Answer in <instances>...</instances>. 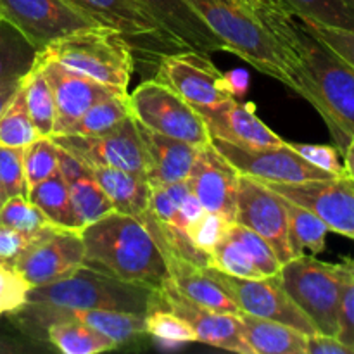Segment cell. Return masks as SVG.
Returning a JSON list of instances; mask_svg holds the SVG:
<instances>
[{
  "mask_svg": "<svg viewBox=\"0 0 354 354\" xmlns=\"http://www.w3.org/2000/svg\"><path fill=\"white\" fill-rule=\"evenodd\" d=\"M90 171L104 194L109 197L114 211L140 218L149 209L152 185L145 175L107 166L90 168Z\"/></svg>",
  "mask_w": 354,
  "mask_h": 354,
  "instance_id": "obj_26",
  "label": "cell"
},
{
  "mask_svg": "<svg viewBox=\"0 0 354 354\" xmlns=\"http://www.w3.org/2000/svg\"><path fill=\"white\" fill-rule=\"evenodd\" d=\"M6 201H7V197H6V194H3L2 185H0V207H2V204L6 203Z\"/></svg>",
  "mask_w": 354,
  "mask_h": 354,
  "instance_id": "obj_55",
  "label": "cell"
},
{
  "mask_svg": "<svg viewBox=\"0 0 354 354\" xmlns=\"http://www.w3.org/2000/svg\"><path fill=\"white\" fill-rule=\"evenodd\" d=\"M133 118L149 130L204 147L211 142L206 123L197 111L161 80L142 82L130 93Z\"/></svg>",
  "mask_w": 354,
  "mask_h": 354,
  "instance_id": "obj_7",
  "label": "cell"
},
{
  "mask_svg": "<svg viewBox=\"0 0 354 354\" xmlns=\"http://www.w3.org/2000/svg\"><path fill=\"white\" fill-rule=\"evenodd\" d=\"M277 0H187L228 52L296 92V64L279 37Z\"/></svg>",
  "mask_w": 354,
  "mask_h": 354,
  "instance_id": "obj_1",
  "label": "cell"
},
{
  "mask_svg": "<svg viewBox=\"0 0 354 354\" xmlns=\"http://www.w3.org/2000/svg\"><path fill=\"white\" fill-rule=\"evenodd\" d=\"M158 296L159 306L161 304L168 306L169 311L182 317L192 327L197 335V342L239 354H252L251 348L245 342L239 315L218 313V311L199 306L180 294L169 283V280L162 283L161 289L158 290Z\"/></svg>",
  "mask_w": 354,
  "mask_h": 354,
  "instance_id": "obj_17",
  "label": "cell"
},
{
  "mask_svg": "<svg viewBox=\"0 0 354 354\" xmlns=\"http://www.w3.org/2000/svg\"><path fill=\"white\" fill-rule=\"evenodd\" d=\"M299 19L354 31V12L342 0H282Z\"/></svg>",
  "mask_w": 354,
  "mask_h": 354,
  "instance_id": "obj_34",
  "label": "cell"
},
{
  "mask_svg": "<svg viewBox=\"0 0 354 354\" xmlns=\"http://www.w3.org/2000/svg\"><path fill=\"white\" fill-rule=\"evenodd\" d=\"M59 171V147L52 137H38L24 147V176L28 190Z\"/></svg>",
  "mask_w": 354,
  "mask_h": 354,
  "instance_id": "obj_36",
  "label": "cell"
},
{
  "mask_svg": "<svg viewBox=\"0 0 354 354\" xmlns=\"http://www.w3.org/2000/svg\"><path fill=\"white\" fill-rule=\"evenodd\" d=\"M99 26L121 31L127 38L165 37L158 19L138 0H64Z\"/></svg>",
  "mask_w": 354,
  "mask_h": 354,
  "instance_id": "obj_23",
  "label": "cell"
},
{
  "mask_svg": "<svg viewBox=\"0 0 354 354\" xmlns=\"http://www.w3.org/2000/svg\"><path fill=\"white\" fill-rule=\"evenodd\" d=\"M28 199L35 206L40 207L41 213L57 227L82 230L78 220H76L69 187L59 171L38 185L31 187L28 190Z\"/></svg>",
  "mask_w": 354,
  "mask_h": 354,
  "instance_id": "obj_31",
  "label": "cell"
},
{
  "mask_svg": "<svg viewBox=\"0 0 354 354\" xmlns=\"http://www.w3.org/2000/svg\"><path fill=\"white\" fill-rule=\"evenodd\" d=\"M145 334L171 344H187L197 342L196 332L182 317L169 310L156 306L145 315Z\"/></svg>",
  "mask_w": 354,
  "mask_h": 354,
  "instance_id": "obj_39",
  "label": "cell"
},
{
  "mask_svg": "<svg viewBox=\"0 0 354 354\" xmlns=\"http://www.w3.org/2000/svg\"><path fill=\"white\" fill-rule=\"evenodd\" d=\"M290 44L297 59L296 93L324 118L341 152L354 138V69L294 16Z\"/></svg>",
  "mask_w": 354,
  "mask_h": 354,
  "instance_id": "obj_2",
  "label": "cell"
},
{
  "mask_svg": "<svg viewBox=\"0 0 354 354\" xmlns=\"http://www.w3.org/2000/svg\"><path fill=\"white\" fill-rule=\"evenodd\" d=\"M234 221L220 213L204 211L201 218H197L192 225H189L185 234L189 235L190 242L206 254H211L218 244L227 237Z\"/></svg>",
  "mask_w": 354,
  "mask_h": 354,
  "instance_id": "obj_41",
  "label": "cell"
},
{
  "mask_svg": "<svg viewBox=\"0 0 354 354\" xmlns=\"http://www.w3.org/2000/svg\"><path fill=\"white\" fill-rule=\"evenodd\" d=\"M277 277L290 299L315 325L317 334L337 337L344 261L332 265L303 254L283 263Z\"/></svg>",
  "mask_w": 354,
  "mask_h": 354,
  "instance_id": "obj_6",
  "label": "cell"
},
{
  "mask_svg": "<svg viewBox=\"0 0 354 354\" xmlns=\"http://www.w3.org/2000/svg\"><path fill=\"white\" fill-rule=\"evenodd\" d=\"M299 21L311 35H315L318 40L324 41L330 50H334L339 57L344 59L354 69V31L344 30V28L324 26V24H317L304 19Z\"/></svg>",
  "mask_w": 354,
  "mask_h": 354,
  "instance_id": "obj_45",
  "label": "cell"
},
{
  "mask_svg": "<svg viewBox=\"0 0 354 354\" xmlns=\"http://www.w3.org/2000/svg\"><path fill=\"white\" fill-rule=\"evenodd\" d=\"M209 256L211 268H216L228 275L241 277V279H261L263 277L248 252L228 234Z\"/></svg>",
  "mask_w": 354,
  "mask_h": 354,
  "instance_id": "obj_40",
  "label": "cell"
},
{
  "mask_svg": "<svg viewBox=\"0 0 354 354\" xmlns=\"http://www.w3.org/2000/svg\"><path fill=\"white\" fill-rule=\"evenodd\" d=\"M59 173L69 187L71 203L80 228L113 213L114 207L109 197L100 189L99 182L92 175L88 166L80 162L75 156L61 147H59Z\"/></svg>",
  "mask_w": 354,
  "mask_h": 354,
  "instance_id": "obj_24",
  "label": "cell"
},
{
  "mask_svg": "<svg viewBox=\"0 0 354 354\" xmlns=\"http://www.w3.org/2000/svg\"><path fill=\"white\" fill-rule=\"evenodd\" d=\"M228 235H230L237 244H241V248L244 249L249 254V258L254 261V265L258 266V270L261 272L263 277L279 275L283 263L280 261L272 245H270L261 235L256 234L251 228L244 227V225L235 223V221L232 223Z\"/></svg>",
  "mask_w": 354,
  "mask_h": 354,
  "instance_id": "obj_38",
  "label": "cell"
},
{
  "mask_svg": "<svg viewBox=\"0 0 354 354\" xmlns=\"http://www.w3.org/2000/svg\"><path fill=\"white\" fill-rule=\"evenodd\" d=\"M204 272L234 299L239 310L244 313L280 322L308 335L317 334L315 325L290 299L277 275L261 277V279H241V277L228 275L211 266L204 268Z\"/></svg>",
  "mask_w": 354,
  "mask_h": 354,
  "instance_id": "obj_10",
  "label": "cell"
},
{
  "mask_svg": "<svg viewBox=\"0 0 354 354\" xmlns=\"http://www.w3.org/2000/svg\"><path fill=\"white\" fill-rule=\"evenodd\" d=\"M0 17L12 23L38 50L62 35L99 26L64 0H0Z\"/></svg>",
  "mask_w": 354,
  "mask_h": 354,
  "instance_id": "obj_16",
  "label": "cell"
},
{
  "mask_svg": "<svg viewBox=\"0 0 354 354\" xmlns=\"http://www.w3.org/2000/svg\"><path fill=\"white\" fill-rule=\"evenodd\" d=\"M162 256H165L166 266H168L169 283L187 299L211 311H218V313H241L234 299L204 272V268L175 254Z\"/></svg>",
  "mask_w": 354,
  "mask_h": 354,
  "instance_id": "obj_25",
  "label": "cell"
},
{
  "mask_svg": "<svg viewBox=\"0 0 354 354\" xmlns=\"http://www.w3.org/2000/svg\"><path fill=\"white\" fill-rule=\"evenodd\" d=\"M283 206L287 213V230H289V244L294 258L303 256L310 251L311 256H318L325 251L328 230L327 223L318 218L313 211L292 203L283 197Z\"/></svg>",
  "mask_w": 354,
  "mask_h": 354,
  "instance_id": "obj_30",
  "label": "cell"
},
{
  "mask_svg": "<svg viewBox=\"0 0 354 354\" xmlns=\"http://www.w3.org/2000/svg\"><path fill=\"white\" fill-rule=\"evenodd\" d=\"M37 234H24L12 228L0 227V263L12 265L14 259L31 244Z\"/></svg>",
  "mask_w": 354,
  "mask_h": 354,
  "instance_id": "obj_48",
  "label": "cell"
},
{
  "mask_svg": "<svg viewBox=\"0 0 354 354\" xmlns=\"http://www.w3.org/2000/svg\"><path fill=\"white\" fill-rule=\"evenodd\" d=\"M306 354H354L335 335L313 334L308 337Z\"/></svg>",
  "mask_w": 354,
  "mask_h": 354,
  "instance_id": "obj_50",
  "label": "cell"
},
{
  "mask_svg": "<svg viewBox=\"0 0 354 354\" xmlns=\"http://www.w3.org/2000/svg\"><path fill=\"white\" fill-rule=\"evenodd\" d=\"M128 116H133L130 93H113L97 100L66 135L93 137V135L107 133L120 127Z\"/></svg>",
  "mask_w": 354,
  "mask_h": 354,
  "instance_id": "obj_32",
  "label": "cell"
},
{
  "mask_svg": "<svg viewBox=\"0 0 354 354\" xmlns=\"http://www.w3.org/2000/svg\"><path fill=\"white\" fill-rule=\"evenodd\" d=\"M225 80H227V86L230 90L232 97H242L249 88V75L244 69H234L230 73H225Z\"/></svg>",
  "mask_w": 354,
  "mask_h": 354,
  "instance_id": "obj_51",
  "label": "cell"
},
{
  "mask_svg": "<svg viewBox=\"0 0 354 354\" xmlns=\"http://www.w3.org/2000/svg\"><path fill=\"white\" fill-rule=\"evenodd\" d=\"M235 223L251 228L273 248L282 263L294 259L283 197L251 176H239Z\"/></svg>",
  "mask_w": 354,
  "mask_h": 354,
  "instance_id": "obj_15",
  "label": "cell"
},
{
  "mask_svg": "<svg viewBox=\"0 0 354 354\" xmlns=\"http://www.w3.org/2000/svg\"><path fill=\"white\" fill-rule=\"evenodd\" d=\"M190 192L189 182L165 183V185H152L151 199H149V213L161 223L171 225L176 216L180 204Z\"/></svg>",
  "mask_w": 354,
  "mask_h": 354,
  "instance_id": "obj_42",
  "label": "cell"
},
{
  "mask_svg": "<svg viewBox=\"0 0 354 354\" xmlns=\"http://www.w3.org/2000/svg\"><path fill=\"white\" fill-rule=\"evenodd\" d=\"M344 169H346V176H349V178L354 182V138L349 140V144L346 145L344 149Z\"/></svg>",
  "mask_w": 354,
  "mask_h": 354,
  "instance_id": "obj_53",
  "label": "cell"
},
{
  "mask_svg": "<svg viewBox=\"0 0 354 354\" xmlns=\"http://www.w3.org/2000/svg\"><path fill=\"white\" fill-rule=\"evenodd\" d=\"M0 227L24 234H37L44 228L54 227V223L26 196H14L0 207Z\"/></svg>",
  "mask_w": 354,
  "mask_h": 354,
  "instance_id": "obj_37",
  "label": "cell"
},
{
  "mask_svg": "<svg viewBox=\"0 0 354 354\" xmlns=\"http://www.w3.org/2000/svg\"><path fill=\"white\" fill-rule=\"evenodd\" d=\"M23 90L31 121H33L38 135L40 137H52L55 128V118H57L55 99L50 83L47 82L44 69L40 68L38 62L24 78Z\"/></svg>",
  "mask_w": 354,
  "mask_h": 354,
  "instance_id": "obj_33",
  "label": "cell"
},
{
  "mask_svg": "<svg viewBox=\"0 0 354 354\" xmlns=\"http://www.w3.org/2000/svg\"><path fill=\"white\" fill-rule=\"evenodd\" d=\"M194 109L203 118L211 137L230 144L241 147H277L286 142L259 120L252 102H239L235 97H230L216 106Z\"/></svg>",
  "mask_w": 354,
  "mask_h": 354,
  "instance_id": "obj_20",
  "label": "cell"
},
{
  "mask_svg": "<svg viewBox=\"0 0 354 354\" xmlns=\"http://www.w3.org/2000/svg\"><path fill=\"white\" fill-rule=\"evenodd\" d=\"M40 50L12 23L0 17V83L23 80L35 68Z\"/></svg>",
  "mask_w": 354,
  "mask_h": 354,
  "instance_id": "obj_28",
  "label": "cell"
},
{
  "mask_svg": "<svg viewBox=\"0 0 354 354\" xmlns=\"http://www.w3.org/2000/svg\"><path fill=\"white\" fill-rule=\"evenodd\" d=\"M37 62L44 69V75L47 82L50 83L52 92L55 99V128L54 135H66L76 121L97 102L113 93H128L120 90L109 88L95 80L83 76L73 69L66 68L61 62L54 59H47L38 54ZM52 135V137H54Z\"/></svg>",
  "mask_w": 354,
  "mask_h": 354,
  "instance_id": "obj_18",
  "label": "cell"
},
{
  "mask_svg": "<svg viewBox=\"0 0 354 354\" xmlns=\"http://www.w3.org/2000/svg\"><path fill=\"white\" fill-rule=\"evenodd\" d=\"M245 342L252 354H306L310 335L280 322L252 317L241 311Z\"/></svg>",
  "mask_w": 354,
  "mask_h": 354,
  "instance_id": "obj_27",
  "label": "cell"
},
{
  "mask_svg": "<svg viewBox=\"0 0 354 354\" xmlns=\"http://www.w3.org/2000/svg\"><path fill=\"white\" fill-rule=\"evenodd\" d=\"M344 263H346V265H348L349 272H351L353 275H354V261H353V259H344Z\"/></svg>",
  "mask_w": 354,
  "mask_h": 354,
  "instance_id": "obj_54",
  "label": "cell"
},
{
  "mask_svg": "<svg viewBox=\"0 0 354 354\" xmlns=\"http://www.w3.org/2000/svg\"><path fill=\"white\" fill-rule=\"evenodd\" d=\"M239 176L241 173L209 142L204 147H199L187 182L190 192L199 199L204 209L220 213L234 221L237 209Z\"/></svg>",
  "mask_w": 354,
  "mask_h": 354,
  "instance_id": "obj_19",
  "label": "cell"
},
{
  "mask_svg": "<svg viewBox=\"0 0 354 354\" xmlns=\"http://www.w3.org/2000/svg\"><path fill=\"white\" fill-rule=\"evenodd\" d=\"M158 19L166 40L185 50L209 55L228 52V45L211 31L187 0H138Z\"/></svg>",
  "mask_w": 354,
  "mask_h": 354,
  "instance_id": "obj_21",
  "label": "cell"
},
{
  "mask_svg": "<svg viewBox=\"0 0 354 354\" xmlns=\"http://www.w3.org/2000/svg\"><path fill=\"white\" fill-rule=\"evenodd\" d=\"M83 259L85 248L80 230L54 225L38 232L12 266L31 289L73 275L83 266Z\"/></svg>",
  "mask_w": 354,
  "mask_h": 354,
  "instance_id": "obj_9",
  "label": "cell"
},
{
  "mask_svg": "<svg viewBox=\"0 0 354 354\" xmlns=\"http://www.w3.org/2000/svg\"><path fill=\"white\" fill-rule=\"evenodd\" d=\"M23 80H9V82L0 83V116L3 114V111L9 107V104L12 102L14 97L17 95V92L23 86Z\"/></svg>",
  "mask_w": 354,
  "mask_h": 354,
  "instance_id": "obj_52",
  "label": "cell"
},
{
  "mask_svg": "<svg viewBox=\"0 0 354 354\" xmlns=\"http://www.w3.org/2000/svg\"><path fill=\"white\" fill-rule=\"evenodd\" d=\"M80 234L85 248L83 266L156 290L168 280L165 256L138 218L113 211Z\"/></svg>",
  "mask_w": 354,
  "mask_h": 354,
  "instance_id": "obj_3",
  "label": "cell"
},
{
  "mask_svg": "<svg viewBox=\"0 0 354 354\" xmlns=\"http://www.w3.org/2000/svg\"><path fill=\"white\" fill-rule=\"evenodd\" d=\"M44 341L64 354H99L120 348L113 339L76 320H64L45 328Z\"/></svg>",
  "mask_w": 354,
  "mask_h": 354,
  "instance_id": "obj_29",
  "label": "cell"
},
{
  "mask_svg": "<svg viewBox=\"0 0 354 354\" xmlns=\"http://www.w3.org/2000/svg\"><path fill=\"white\" fill-rule=\"evenodd\" d=\"M38 137L40 135L31 121L26 99H24V90L21 86L17 95L0 116V145L24 149Z\"/></svg>",
  "mask_w": 354,
  "mask_h": 354,
  "instance_id": "obj_35",
  "label": "cell"
},
{
  "mask_svg": "<svg viewBox=\"0 0 354 354\" xmlns=\"http://www.w3.org/2000/svg\"><path fill=\"white\" fill-rule=\"evenodd\" d=\"M0 185L6 197L26 196L28 185L24 176V149L0 145Z\"/></svg>",
  "mask_w": 354,
  "mask_h": 354,
  "instance_id": "obj_43",
  "label": "cell"
},
{
  "mask_svg": "<svg viewBox=\"0 0 354 354\" xmlns=\"http://www.w3.org/2000/svg\"><path fill=\"white\" fill-rule=\"evenodd\" d=\"M290 147L311 162L317 168L324 171L332 173L334 176H346L344 162H341L337 149L332 145H318V144H290Z\"/></svg>",
  "mask_w": 354,
  "mask_h": 354,
  "instance_id": "obj_46",
  "label": "cell"
},
{
  "mask_svg": "<svg viewBox=\"0 0 354 354\" xmlns=\"http://www.w3.org/2000/svg\"><path fill=\"white\" fill-rule=\"evenodd\" d=\"M40 54L109 88L128 92L133 73V52L121 31L88 26L62 35Z\"/></svg>",
  "mask_w": 354,
  "mask_h": 354,
  "instance_id": "obj_5",
  "label": "cell"
},
{
  "mask_svg": "<svg viewBox=\"0 0 354 354\" xmlns=\"http://www.w3.org/2000/svg\"><path fill=\"white\" fill-rule=\"evenodd\" d=\"M52 140L88 168L107 166L147 176V152L133 116H128L107 133L93 137L54 135Z\"/></svg>",
  "mask_w": 354,
  "mask_h": 354,
  "instance_id": "obj_11",
  "label": "cell"
},
{
  "mask_svg": "<svg viewBox=\"0 0 354 354\" xmlns=\"http://www.w3.org/2000/svg\"><path fill=\"white\" fill-rule=\"evenodd\" d=\"M158 80L175 90L192 107H209L230 99L225 73L207 55L194 50L162 55Z\"/></svg>",
  "mask_w": 354,
  "mask_h": 354,
  "instance_id": "obj_14",
  "label": "cell"
},
{
  "mask_svg": "<svg viewBox=\"0 0 354 354\" xmlns=\"http://www.w3.org/2000/svg\"><path fill=\"white\" fill-rule=\"evenodd\" d=\"M263 183L279 196L313 211L330 232L354 239V182L349 176L299 183Z\"/></svg>",
  "mask_w": 354,
  "mask_h": 354,
  "instance_id": "obj_13",
  "label": "cell"
},
{
  "mask_svg": "<svg viewBox=\"0 0 354 354\" xmlns=\"http://www.w3.org/2000/svg\"><path fill=\"white\" fill-rule=\"evenodd\" d=\"M9 317L19 327V330L38 341H44L45 328L48 325L64 320H76L88 325L93 330L113 339L118 346L145 334V317L116 310H76L26 301L23 306L10 311Z\"/></svg>",
  "mask_w": 354,
  "mask_h": 354,
  "instance_id": "obj_8",
  "label": "cell"
},
{
  "mask_svg": "<svg viewBox=\"0 0 354 354\" xmlns=\"http://www.w3.org/2000/svg\"><path fill=\"white\" fill-rule=\"evenodd\" d=\"M211 145L237 169L241 175L259 182L299 183L308 180L335 178L332 173L317 168L301 158L289 142L277 147H241L221 138L211 137Z\"/></svg>",
  "mask_w": 354,
  "mask_h": 354,
  "instance_id": "obj_12",
  "label": "cell"
},
{
  "mask_svg": "<svg viewBox=\"0 0 354 354\" xmlns=\"http://www.w3.org/2000/svg\"><path fill=\"white\" fill-rule=\"evenodd\" d=\"M30 286L9 263H0V315L10 313L28 299Z\"/></svg>",
  "mask_w": 354,
  "mask_h": 354,
  "instance_id": "obj_44",
  "label": "cell"
},
{
  "mask_svg": "<svg viewBox=\"0 0 354 354\" xmlns=\"http://www.w3.org/2000/svg\"><path fill=\"white\" fill-rule=\"evenodd\" d=\"M26 301L76 310L127 311L140 317L159 306L158 290L152 287L124 282L88 266L48 286L31 287Z\"/></svg>",
  "mask_w": 354,
  "mask_h": 354,
  "instance_id": "obj_4",
  "label": "cell"
},
{
  "mask_svg": "<svg viewBox=\"0 0 354 354\" xmlns=\"http://www.w3.org/2000/svg\"><path fill=\"white\" fill-rule=\"evenodd\" d=\"M337 339L354 353V275L349 272L348 265H346L344 286H342L341 294V308H339Z\"/></svg>",
  "mask_w": 354,
  "mask_h": 354,
  "instance_id": "obj_47",
  "label": "cell"
},
{
  "mask_svg": "<svg viewBox=\"0 0 354 354\" xmlns=\"http://www.w3.org/2000/svg\"><path fill=\"white\" fill-rule=\"evenodd\" d=\"M204 211L206 209H204L203 204L199 203V199H197L192 192H189L185 196V199L182 201V204H180L178 211H176V216L171 225L185 232L189 225H192L197 218L203 216Z\"/></svg>",
  "mask_w": 354,
  "mask_h": 354,
  "instance_id": "obj_49",
  "label": "cell"
},
{
  "mask_svg": "<svg viewBox=\"0 0 354 354\" xmlns=\"http://www.w3.org/2000/svg\"><path fill=\"white\" fill-rule=\"evenodd\" d=\"M342 2H344V3H346V6H348V7H349V9H351V10H353V12H354V0H342Z\"/></svg>",
  "mask_w": 354,
  "mask_h": 354,
  "instance_id": "obj_56",
  "label": "cell"
},
{
  "mask_svg": "<svg viewBox=\"0 0 354 354\" xmlns=\"http://www.w3.org/2000/svg\"><path fill=\"white\" fill-rule=\"evenodd\" d=\"M145 152H147V180L151 185L182 182L189 178L199 147L178 138L166 137L149 130L137 121Z\"/></svg>",
  "mask_w": 354,
  "mask_h": 354,
  "instance_id": "obj_22",
  "label": "cell"
}]
</instances>
